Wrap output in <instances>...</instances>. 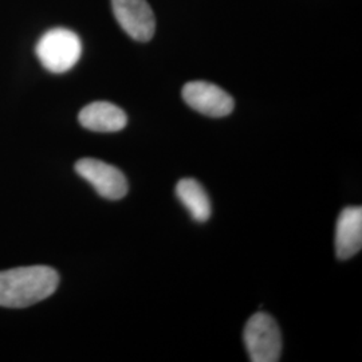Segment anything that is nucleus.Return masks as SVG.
<instances>
[{"mask_svg":"<svg viewBox=\"0 0 362 362\" xmlns=\"http://www.w3.org/2000/svg\"><path fill=\"white\" fill-rule=\"evenodd\" d=\"M243 339L251 361H279L282 354V334L279 326L269 314H254L245 327Z\"/></svg>","mask_w":362,"mask_h":362,"instance_id":"nucleus-3","label":"nucleus"},{"mask_svg":"<svg viewBox=\"0 0 362 362\" xmlns=\"http://www.w3.org/2000/svg\"><path fill=\"white\" fill-rule=\"evenodd\" d=\"M35 52L46 70L62 74L77 65L82 43L76 33L67 28H52L39 39Z\"/></svg>","mask_w":362,"mask_h":362,"instance_id":"nucleus-2","label":"nucleus"},{"mask_svg":"<svg viewBox=\"0 0 362 362\" xmlns=\"http://www.w3.org/2000/svg\"><path fill=\"white\" fill-rule=\"evenodd\" d=\"M58 285V272L47 266L0 272V306L21 309L35 305L52 296Z\"/></svg>","mask_w":362,"mask_h":362,"instance_id":"nucleus-1","label":"nucleus"},{"mask_svg":"<svg viewBox=\"0 0 362 362\" xmlns=\"http://www.w3.org/2000/svg\"><path fill=\"white\" fill-rule=\"evenodd\" d=\"M181 204L188 209L192 219L203 223L211 216V202L206 189L194 179H182L176 185Z\"/></svg>","mask_w":362,"mask_h":362,"instance_id":"nucleus-9","label":"nucleus"},{"mask_svg":"<svg viewBox=\"0 0 362 362\" xmlns=\"http://www.w3.org/2000/svg\"><path fill=\"white\" fill-rule=\"evenodd\" d=\"M182 98L194 110L204 116L220 118L228 116L233 110V98L219 86L194 81L182 88Z\"/></svg>","mask_w":362,"mask_h":362,"instance_id":"nucleus-6","label":"nucleus"},{"mask_svg":"<svg viewBox=\"0 0 362 362\" xmlns=\"http://www.w3.org/2000/svg\"><path fill=\"white\" fill-rule=\"evenodd\" d=\"M118 25L137 42H149L156 31L153 10L146 0H112Z\"/></svg>","mask_w":362,"mask_h":362,"instance_id":"nucleus-5","label":"nucleus"},{"mask_svg":"<svg viewBox=\"0 0 362 362\" xmlns=\"http://www.w3.org/2000/svg\"><path fill=\"white\" fill-rule=\"evenodd\" d=\"M76 170L105 199L119 200L128 194L127 177L110 164L95 158H82L76 164Z\"/></svg>","mask_w":362,"mask_h":362,"instance_id":"nucleus-4","label":"nucleus"},{"mask_svg":"<svg viewBox=\"0 0 362 362\" xmlns=\"http://www.w3.org/2000/svg\"><path fill=\"white\" fill-rule=\"evenodd\" d=\"M362 247V208L346 207L337 220V257L346 260L360 252Z\"/></svg>","mask_w":362,"mask_h":362,"instance_id":"nucleus-7","label":"nucleus"},{"mask_svg":"<svg viewBox=\"0 0 362 362\" xmlns=\"http://www.w3.org/2000/svg\"><path fill=\"white\" fill-rule=\"evenodd\" d=\"M78 119L85 129L100 133L119 132L128 124V117L121 107L105 101L85 106L79 112Z\"/></svg>","mask_w":362,"mask_h":362,"instance_id":"nucleus-8","label":"nucleus"}]
</instances>
